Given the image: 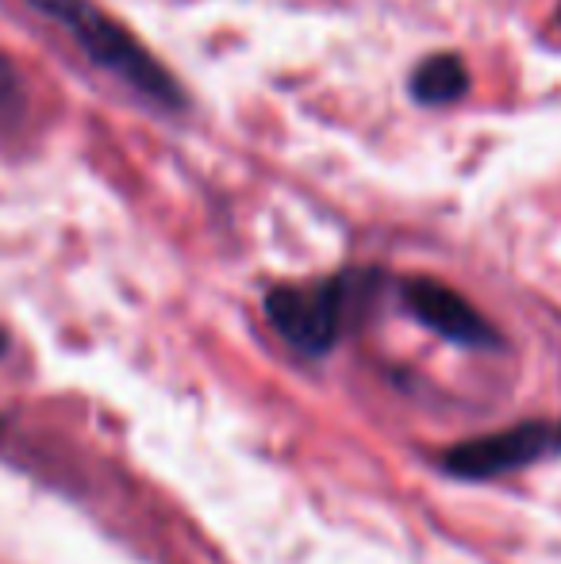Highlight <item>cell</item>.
Here are the masks:
<instances>
[{"instance_id": "3", "label": "cell", "mask_w": 561, "mask_h": 564, "mask_svg": "<svg viewBox=\"0 0 561 564\" xmlns=\"http://www.w3.org/2000/svg\"><path fill=\"white\" fill-rule=\"evenodd\" d=\"M558 453V426L550 423H519L508 431L485 434V438L462 442V446L446 449L442 468L462 480H493V476L516 473V468L531 465V460Z\"/></svg>"}, {"instance_id": "8", "label": "cell", "mask_w": 561, "mask_h": 564, "mask_svg": "<svg viewBox=\"0 0 561 564\" xmlns=\"http://www.w3.org/2000/svg\"><path fill=\"white\" fill-rule=\"evenodd\" d=\"M558 23H561V12H558Z\"/></svg>"}, {"instance_id": "1", "label": "cell", "mask_w": 561, "mask_h": 564, "mask_svg": "<svg viewBox=\"0 0 561 564\" xmlns=\"http://www.w3.org/2000/svg\"><path fill=\"white\" fill-rule=\"evenodd\" d=\"M31 4L51 15V20H58V28H66V35L82 46L85 58H93L100 69L123 77L131 89H139L142 97L158 100V105H170V108L181 105V93L173 89L165 69H158L136 39L123 28H116L89 0H31Z\"/></svg>"}, {"instance_id": "5", "label": "cell", "mask_w": 561, "mask_h": 564, "mask_svg": "<svg viewBox=\"0 0 561 564\" xmlns=\"http://www.w3.org/2000/svg\"><path fill=\"white\" fill-rule=\"evenodd\" d=\"M465 89H470V74H465L462 58H454V54H434L412 77V93L423 105H450Z\"/></svg>"}, {"instance_id": "4", "label": "cell", "mask_w": 561, "mask_h": 564, "mask_svg": "<svg viewBox=\"0 0 561 564\" xmlns=\"http://www.w3.org/2000/svg\"><path fill=\"white\" fill-rule=\"evenodd\" d=\"M404 304L423 327H431L434 335L457 341V346H470V349H496L500 346V335L496 327L470 304L465 296H457L454 289L439 281H408L404 284Z\"/></svg>"}, {"instance_id": "7", "label": "cell", "mask_w": 561, "mask_h": 564, "mask_svg": "<svg viewBox=\"0 0 561 564\" xmlns=\"http://www.w3.org/2000/svg\"><path fill=\"white\" fill-rule=\"evenodd\" d=\"M558 453H561V426H558Z\"/></svg>"}, {"instance_id": "6", "label": "cell", "mask_w": 561, "mask_h": 564, "mask_svg": "<svg viewBox=\"0 0 561 564\" xmlns=\"http://www.w3.org/2000/svg\"><path fill=\"white\" fill-rule=\"evenodd\" d=\"M23 93H20V77H15L12 62L0 58V116H12L20 108Z\"/></svg>"}, {"instance_id": "2", "label": "cell", "mask_w": 561, "mask_h": 564, "mask_svg": "<svg viewBox=\"0 0 561 564\" xmlns=\"http://www.w3.org/2000/svg\"><path fill=\"white\" fill-rule=\"evenodd\" d=\"M366 300V276H331L320 284H304V289H273L266 296V315H270L273 330L289 341L296 354L323 357L335 349L343 338L350 315Z\"/></svg>"}]
</instances>
